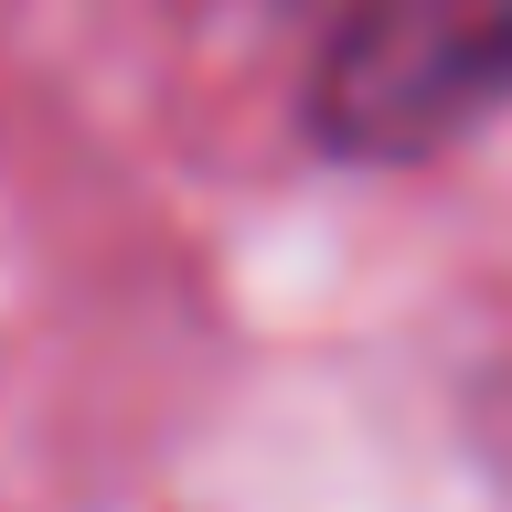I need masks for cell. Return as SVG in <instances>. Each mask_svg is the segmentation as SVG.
Masks as SVG:
<instances>
[{"mask_svg": "<svg viewBox=\"0 0 512 512\" xmlns=\"http://www.w3.org/2000/svg\"><path fill=\"white\" fill-rule=\"evenodd\" d=\"M512 107V0H342L320 54V139L416 160Z\"/></svg>", "mask_w": 512, "mask_h": 512, "instance_id": "cell-1", "label": "cell"}]
</instances>
